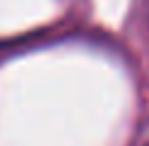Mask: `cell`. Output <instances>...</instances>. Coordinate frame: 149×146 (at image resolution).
Here are the masks:
<instances>
[]
</instances>
